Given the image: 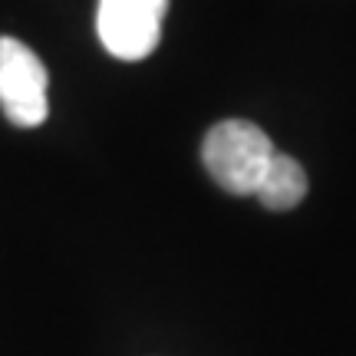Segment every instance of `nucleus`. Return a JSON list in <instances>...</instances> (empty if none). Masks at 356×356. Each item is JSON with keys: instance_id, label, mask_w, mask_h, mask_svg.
I'll return each mask as SVG.
<instances>
[{"instance_id": "nucleus-1", "label": "nucleus", "mask_w": 356, "mask_h": 356, "mask_svg": "<svg viewBox=\"0 0 356 356\" xmlns=\"http://www.w3.org/2000/svg\"><path fill=\"white\" fill-rule=\"evenodd\" d=\"M277 152L267 132L248 119L218 122L202 145V162L208 175L231 195H254L270 155Z\"/></svg>"}, {"instance_id": "nucleus-2", "label": "nucleus", "mask_w": 356, "mask_h": 356, "mask_svg": "<svg viewBox=\"0 0 356 356\" xmlns=\"http://www.w3.org/2000/svg\"><path fill=\"white\" fill-rule=\"evenodd\" d=\"M50 73L37 53L13 37H0V109L20 129H37L50 115Z\"/></svg>"}, {"instance_id": "nucleus-3", "label": "nucleus", "mask_w": 356, "mask_h": 356, "mask_svg": "<svg viewBox=\"0 0 356 356\" xmlns=\"http://www.w3.org/2000/svg\"><path fill=\"white\" fill-rule=\"evenodd\" d=\"M168 0H99L96 33L115 60H145L162 37Z\"/></svg>"}, {"instance_id": "nucleus-4", "label": "nucleus", "mask_w": 356, "mask_h": 356, "mask_svg": "<svg viewBox=\"0 0 356 356\" xmlns=\"http://www.w3.org/2000/svg\"><path fill=\"white\" fill-rule=\"evenodd\" d=\"M307 195V172L304 165L284 152H274L267 162L264 175L257 181L254 198L270 211H291L304 202Z\"/></svg>"}]
</instances>
